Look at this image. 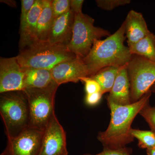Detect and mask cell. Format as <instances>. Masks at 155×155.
I'll list each match as a JSON object with an SVG mask.
<instances>
[{
    "mask_svg": "<svg viewBox=\"0 0 155 155\" xmlns=\"http://www.w3.org/2000/svg\"><path fill=\"white\" fill-rule=\"evenodd\" d=\"M152 94L150 90L137 101L127 105H119L107 101L110 111V120L106 130L99 132L97 136L104 148H121L134 141L130 134L131 125L142 109L150 102Z\"/></svg>",
    "mask_w": 155,
    "mask_h": 155,
    "instance_id": "obj_1",
    "label": "cell"
},
{
    "mask_svg": "<svg viewBox=\"0 0 155 155\" xmlns=\"http://www.w3.org/2000/svg\"><path fill=\"white\" fill-rule=\"evenodd\" d=\"M125 23L116 32L104 40L95 41L90 51L82 59L86 65L88 77L109 66L122 67L128 64L131 58L129 48L124 45Z\"/></svg>",
    "mask_w": 155,
    "mask_h": 155,
    "instance_id": "obj_2",
    "label": "cell"
},
{
    "mask_svg": "<svg viewBox=\"0 0 155 155\" xmlns=\"http://www.w3.org/2000/svg\"><path fill=\"white\" fill-rule=\"evenodd\" d=\"M16 57L22 68L51 70L60 63L76 57L67 47L37 41L20 50Z\"/></svg>",
    "mask_w": 155,
    "mask_h": 155,
    "instance_id": "obj_3",
    "label": "cell"
},
{
    "mask_svg": "<svg viewBox=\"0 0 155 155\" xmlns=\"http://www.w3.org/2000/svg\"><path fill=\"white\" fill-rule=\"evenodd\" d=\"M0 114L8 138L17 136L29 127V107L27 98L23 91L2 94Z\"/></svg>",
    "mask_w": 155,
    "mask_h": 155,
    "instance_id": "obj_4",
    "label": "cell"
},
{
    "mask_svg": "<svg viewBox=\"0 0 155 155\" xmlns=\"http://www.w3.org/2000/svg\"><path fill=\"white\" fill-rule=\"evenodd\" d=\"M93 18L82 12L75 14L72 38L67 48L77 58H85L95 41L111 35L109 31L95 26Z\"/></svg>",
    "mask_w": 155,
    "mask_h": 155,
    "instance_id": "obj_5",
    "label": "cell"
},
{
    "mask_svg": "<svg viewBox=\"0 0 155 155\" xmlns=\"http://www.w3.org/2000/svg\"><path fill=\"white\" fill-rule=\"evenodd\" d=\"M58 85L45 89L23 91L28 101L29 127L44 130L55 114L54 101Z\"/></svg>",
    "mask_w": 155,
    "mask_h": 155,
    "instance_id": "obj_6",
    "label": "cell"
},
{
    "mask_svg": "<svg viewBox=\"0 0 155 155\" xmlns=\"http://www.w3.org/2000/svg\"><path fill=\"white\" fill-rule=\"evenodd\" d=\"M131 103L137 101L155 83V62L133 54L127 64Z\"/></svg>",
    "mask_w": 155,
    "mask_h": 155,
    "instance_id": "obj_7",
    "label": "cell"
},
{
    "mask_svg": "<svg viewBox=\"0 0 155 155\" xmlns=\"http://www.w3.org/2000/svg\"><path fill=\"white\" fill-rule=\"evenodd\" d=\"M44 130L29 126L17 136L8 138L0 155H38Z\"/></svg>",
    "mask_w": 155,
    "mask_h": 155,
    "instance_id": "obj_8",
    "label": "cell"
},
{
    "mask_svg": "<svg viewBox=\"0 0 155 155\" xmlns=\"http://www.w3.org/2000/svg\"><path fill=\"white\" fill-rule=\"evenodd\" d=\"M67 135L55 114L44 130L38 155H68Z\"/></svg>",
    "mask_w": 155,
    "mask_h": 155,
    "instance_id": "obj_9",
    "label": "cell"
},
{
    "mask_svg": "<svg viewBox=\"0 0 155 155\" xmlns=\"http://www.w3.org/2000/svg\"><path fill=\"white\" fill-rule=\"evenodd\" d=\"M25 72L16 57L0 58V93L23 91Z\"/></svg>",
    "mask_w": 155,
    "mask_h": 155,
    "instance_id": "obj_10",
    "label": "cell"
},
{
    "mask_svg": "<svg viewBox=\"0 0 155 155\" xmlns=\"http://www.w3.org/2000/svg\"><path fill=\"white\" fill-rule=\"evenodd\" d=\"M51 70L53 79L59 86L68 82L78 83L82 78L88 77L86 65L77 57L60 63Z\"/></svg>",
    "mask_w": 155,
    "mask_h": 155,
    "instance_id": "obj_11",
    "label": "cell"
},
{
    "mask_svg": "<svg viewBox=\"0 0 155 155\" xmlns=\"http://www.w3.org/2000/svg\"><path fill=\"white\" fill-rule=\"evenodd\" d=\"M75 14L72 11L55 19L48 41L52 45L67 47L72 38Z\"/></svg>",
    "mask_w": 155,
    "mask_h": 155,
    "instance_id": "obj_12",
    "label": "cell"
},
{
    "mask_svg": "<svg viewBox=\"0 0 155 155\" xmlns=\"http://www.w3.org/2000/svg\"><path fill=\"white\" fill-rule=\"evenodd\" d=\"M124 22L128 47L138 42L151 32L141 13L131 10L127 14Z\"/></svg>",
    "mask_w": 155,
    "mask_h": 155,
    "instance_id": "obj_13",
    "label": "cell"
},
{
    "mask_svg": "<svg viewBox=\"0 0 155 155\" xmlns=\"http://www.w3.org/2000/svg\"><path fill=\"white\" fill-rule=\"evenodd\" d=\"M127 65L123 66L117 75L111 91L107 97L119 105H127L131 104L130 99V85Z\"/></svg>",
    "mask_w": 155,
    "mask_h": 155,
    "instance_id": "obj_14",
    "label": "cell"
},
{
    "mask_svg": "<svg viewBox=\"0 0 155 155\" xmlns=\"http://www.w3.org/2000/svg\"><path fill=\"white\" fill-rule=\"evenodd\" d=\"M43 0H35V3L29 11L27 19L22 28H20V50L37 41L36 31L37 22L42 8Z\"/></svg>",
    "mask_w": 155,
    "mask_h": 155,
    "instance_id": "obj_15",
    "label": "cell"
},
{
    "mask_svg": "<svg viewBox=\"0 0 155 155\" xmlns=\"http://www.w3.org/2000/svg\"><path fill=\"white\" fill-rule=\"evenodd\" d=\"M23 68L25 72V89H45L58 85L53 79L51 70L32 68Z\"/></svg>",
    "mask_w": 155,
    "mask_h": 155,
    "instance_id": "obj_16",
    "label": "cell"
},
{
    "mask_svg": "<svg viewBox=\"0 0 155 155\" xmlns=\"http://www.w3.org/2000/svg\"><path fill=\"white\" fill-rule=\"evenodd\" d=\"M55 19L52 9L51 1L43 0L42 8L37 26V41H48Z\"/></svg>",
    "mask_w": 155,
    "mask_h": 155,
    "instance_id": "obj_17",
    "label": "cell"
},
{
    "mask_svg": "<svg viewBox=\"0 0 155 155\" xmlns=\"http://www.w3.org/2000/svg\"><path fill=\"white\" fill-rule=\"evenodd\" d=\"M123 67L109 66L106 67L89 77L96 81L99 84L101 88L102 93L104 94L107 93H110L111 91L117 75Z\"/></svg>",
    "mask_w": 155,
    "mask_h": 155,
    "instance_id": "obj_18",
    "label": "cell"
},
{
    "mask_svg": "<svg viewBox=\"0 0 155 155\" xmlns=\"http://www.w3.org/2000/svg\"><path fill=\"white\" fill-rule=\"evenodd\" d=\"M128 48L131 54L142 56L155 62V35L152 32Z\"/></svg>",
    "mask_w": 155,
    "mask_h": 155,
    "instance_id": "obj_19",
    "label": "cell"
},
{
    "mask_svg": "<svg viewBox=\"0 0 155 155\" xmlns=\"http://www.w3.org/2000/svg\"><path fill=\"white\" fill-rule=\"evenodd\" d=\"M130 134L138 140L139 147L147 150L155 147V133L151 130H141L132 128Z\"/></svg>",
    "mask_w": 155,
    "mask_h": 155,
    "instance_id": "obj_20",
    "label": "cell"
},
{
    "mask_svg": "<svg viewBox=\"0 0 155 155\" xmlns=\"http://www.w3.org/2000/svg\"><path fill=\"white\" fill-rule=\"evenodd\" d=\"M51 7L54 17L57 18L71 11L70 0H52Z\"/></svg>",
    "mask_w": 155,
    "mask_h": 155,
    "instance_id": "obj_21",
    "label": "cell"
},
{
    "mask_svg": "<svg viewBox=\"0 0 155 155\" xmlns=\"http://www.w3.org/2000/svg\"><path fill=\"white\" fill-rule=\"evenodd\" d=\"M148 124L151 130L155 133V106L153 107L148 103L139 113Z\"/></svg>",
    "mask_w": 155,
    "mask_h": 155,
    "instance_id": "obj_22",
    "label": "cell"
},
{
    "mask_svg": "<svg viewBox=\"0 0 155 155\" xmlns=\"http://www.w3.org/2000/svg\"><path fill=\"white\" fill-rule=\"evenodd\" d=\"M130 0H97L96 2L100 8L110 11L117 7L126 5L130 4Z\"/></svg>",
    "mask_w": 155,
    "mask_h": 155,
    "instance_id": "obj_23",
    "label": "cell"
},
{
    "mask_svg": "<svg viewBox=\"0 0 155 155\" xmlns=\"http://www.w3.org/2000/svg\"><path fill=\"white\" fill-rule=\"evenodd\" d=\"M80 81L83 82L86 94L95 93L101 92V88L99 84L89 77H83L81 78Z\"/></svg>",
    "mask_w": 155,
    "mask_h": 155,
    "instance_id": "obj_24",
    "label": "cell"
},
{
    "mask_svg": "<svg viewBox=\"0 0 155 155\" xmlns=\"http://www.w3.org/2000/svg\"><path fill=\"white\" fill-rule=\"evenodd\" d=\"M132 153V150L126 147L116 149L104 148L103 150L98 153L95 154L85 153L83 155H133Z\"/></svg>",
    "mask_w": 155,
    "mask_h": 155,
    "instance_id": "obj_25",
    "label": "cell"
},
{
    "mask_svg": "<svg viewBox=\"0 0 155 155\" xmlns=\"http://www.w3.org/2000/svg\"><path fill=\"white\" fill-rule=\"evenodd\" d=\"M35 0H22L21 13L20 18V28H22L27 19L29 11L35 3Z\"/></svg>",
    "mask_w": 155,
    "mask_h": 155,
    "instance_id": "obj_26",
    "label": "cell"
},
{
    "mask_svg": "<svg viewBox=\"0 0 155 155\" xmlns=\"http://www.w3.org/2000/svg\"><path fill=\"white\" fill-rule=\"evenodd\" d=\"M103 95L101 92L86 94L84 101L85 104L89 106L92 107L97 105L100 103Z\"/></svg>",
    "mask_w": 155,
    "mask_h": 155,
    "instance_id": "obj_27",
    "label": "cell"
},
{
    "mask_svg": "<svg viewBox=\"0 0 155 155\" xmlns=\"http://www.w3.org/2000/svg\"><path fill=\"white\" fill-rule=\"evenodd\" d=\"M84 2L83 0H70L71 11L75 14L81 13Z\"/></svg>",
    "mask_w": 155,
    "mask_h": 155,
    "instance_id": "obj_28",
    "label": "cell"
},
{
    "mask_svg": "<svg viewBox=\"0 0 155 155\" xmlns=\"http://www.w3.org/2000/svg\"><path fill=\"white\" fill-rule=\"evenodd\" d=\"M147 155H155V147L146 150Z\"/></svg>",
    "mask_w": 155,
    "mask_h": 155,
    "instance_id": "obj_29",
    "label": "cell"
},
{
    "mask_svg": "<svg viewBox=\"0 0 155 155\" xmlns=\"http://www.w3.org/2000/svg\"><path fill=\"white\" fill-rule=\"evenodd\" d=\"M151 91L152 92V93H155V83L152 87L150 89Z\"/></svg>",
    "mask_w": 155,
    "mask_h": 155,
    "instance_id": "obj_30",
    "label": "cell"
}]
</instances>
